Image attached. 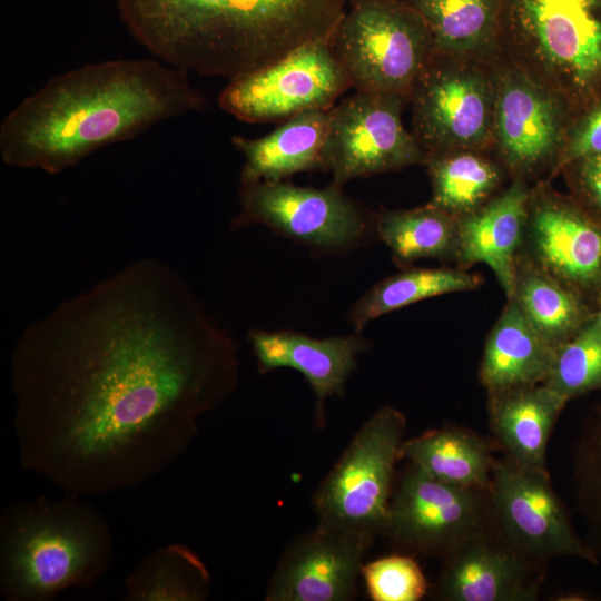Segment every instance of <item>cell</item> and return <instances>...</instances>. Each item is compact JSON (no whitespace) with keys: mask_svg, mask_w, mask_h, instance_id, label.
I'll list each match as a JSON object with an SVG mask.
<instances>
[{"mask_svg":"<svg viewBox=\"0 0 601 601\" xmlns=\"http://www.w3.org/2000/svg\"><path fill=\"white\" fill-rule=\"evenodd\" d=\"M511 298L516 300L532 326L554 349L575 336L595 315L581 293L533 262L518 265Z\"/></svg>","mask_w":601,"mask_h":601,"instance_id":"24","label":"cell"},{"mask_svg":"<svg viewBox=\"0 0 601 601\" xmlns=\"http://www.w3.org/2000/svg\"><path fill=\"white\" fill-rule=\"evenodd\" d=\"M329 109L300 112L259 138L233 136L243 155L240 185L284 181L303 171L325 170L324 148Z\"/></svg>","mask_w":601,"mask_h":601,"instance_id":"21","label":"cell"},{"mask_svg":"<svg viewBox=\"0 0 601 601\" xmlns=\"http://www.w3.org/2000/svg\"><path fill=\"white\" fill-rule=\"evenodd\" d=\"M569 167H573L580 206L601 223V152L580 158Z\"/></svg>","mask_w":601,"mask_h":601,"instance_id":"34","label":"cell"},{"mask_svg":"<svg viewBox=\"0 0 601 601\" xmlns=\"http://www.w3.org/2000/svg\"><path fill=\"white\" fill-rule=\"evenodd\" d=\"M335 184L298 187L285 181L240 185L239 211L231 230L262 224L319 253L361 245L374 231V216Z\"/></svg>","mask_w":601,"mask_h":601,"instance_id":"8","label":"cell"},{"mask_svg":"<svg viewBox=\"0 0 601 601\" xmlns=\"http://www.w3.org/2000/svg\"><path fill=\"white\" fill-rule=\"evenodd\" d=\"M364 536L318 523L284 552L265 593L266 601H347L356 597Z\"/></svg>","mask_w":601,"mask_h":601,"instance_id":"15","label":"cell"},{"mask_svg":"<svg viewBox=\"0 0 601 601\" xmlns=\"http://www.w3.org/2000/svg\"><path fill=\"white\" fill-rule=\"evenodd\" d=\"M565 404L544 383L489 393V424L503 456L548 472V442Z\"/></svg>","mask_w":601,"mask_h":601,"instance_id":"20","label":"cell"},{"mask_svg":"<svg viewBox=\"0 0 601 601\" xmlns=\"http://www.w3.org/2000/svg\"><path fill=\"white\" fill-rule=\"evenodd\" d=\"M434 206L460 218L484 205L500 181L497 166L471 150L426 155Z\"/></svg>","mask_w":601,"mask_h":601,"instance_id":"29","label":"cell"},{"mask_svg":"<svg viewBox=\"0 0 601 601\" xmlns=\"http://www.w3.org/2000/svg\"><path fill=\"white\" fill-rule=\"evenodd\" d=\"M499 40L525 48L568 97L601 90V0H501Z\"/></svg>","mask_w":601,"mask_h":601,"instance_id":"6","label":"cell"},{"mask_svg":"<svg viewBox=\"0 0 601 601\" xmlns=\"http://www.w3.org/2000/svg\"><path fill=\"white\" fill-rule=\"evenodd\" d=\"M205 104L188 72L156 58L85 65L49 78L6 115L0 157L10 167L58 175Z\"/></svg>","mask_w":601,"mask_h":601,"instance_id":"2","label":"cell"},{"mask_svg":"<svg viewBox=\"0 0 601 601\" xmlns=\"http://www.w3.org/2000/svg\"><path fill=\"white\" fill-rule=\"evenodd\" d=\"M544 384L565 403L601 390V328L593 318L556 349Z\"/></svg>","mask_w":601,"mask_h":601,"instance_id":"30","label":"cell"},{"mask_svg":"<svg viewBox=\"0 0 601 601\" xmlns=\"http://www.w3.org/2000/svg\"><path fill=\"white\" fill-rule=\"evenodd\" d=\"M490 518L487 489L450 484L410 463L391 497L384 534L400 553L443 558Z\"/></svg>","mask_w":601,"mask_h":601,"instance_id":"13","label":"cell"},{"mask_svg":"<svg viewBox=\"0 0 601 601\" xmlns=\"http://www.w3.org/2000/svg\"><path fill=\"white\" fill-rule=\"evenodd\" d=\"M564 112L555 93L521 71L495 85L494 135L504 161L526 171L563 149Z\"/></svg>","mask_w":601,"mask_h":601,"instance_id":"17","label":"cell"},{"mask_svg":"<svg viewBox=\"0 0 601 601\" xmlns=\"http://www.w3.org/2000/svg\"><path fill=\"white\" fill-rule=\"evenodd\" d=\"M593 321L601 328V303L599 304V309L595 312Z\"/></svg>","mask_w":601,"mask_h":601,"instance_id":"35","label":"cell"},{"mask_svg":"<svg viewBox=\"0 0 601 601\" xmlns=\"http://www.w3.org/2000/svg\"><path fill=\"white\" fill-rule=\"evenodd\" d=\"M332 48L356 91L406 100L435 52L427 26L405 0H348Z\"/></svg>","mask_w":601,"mask_h":601,"instance_id":"5","label":"cell"},{"mask_svg":"<svg viewBox=\"0 0 601 601\" xmlns=\"http://www.w3.org/2000/svg\"><path fill=\"white\" fill-rule=\"evenodd\" d=\"M362 577L374 601H418L428 590L427 580L412 555L397 553L364 563Z\"/></svg>","mask_w":601,"mask_h":601,"instance_id":"32","label":"cell"},{"mask_svg":"<svg viewBox=\"0 0 601 601\" xmlns=\"http://www.w3.org/2000/svg\"><path fill=\"white\" fill-rule=\"evenodd\" d=\"M427 26L435 51L460 57L499 40L501 0H405Z\"/></svg>","mask_w":601,"mask_h":601,"instance_id":"25","label":"cell"},{"mask_svg":"<svg viewBox=\"0 0 601 601\" xmlns=\"http://www.w3.org/2000/svg\"><path fill=\"white\" fill-rule=\"evenodd\" d=\"M238 346L175 268L135 260L31 322L10 357L20 465L69 494L175 464L239 382Z\"/></svg>","mask_w":601,"mask_h":601,"instance_id":"1","label":"cell"},{"mask_svg":"<svg viewBox=\"0 0 601 601\" xmlns=\"http://www.w3.org/2000/svg\"><path fill=\"white\" fill-rule=\"evenodd\" d=\"M525 237L536 266L581 294L598 295L601 223L582 206L551 196L530 197Z\"/></svg>","mask_w":601,"mask_h":601,"instance_id":"16","label":"cell"},{"mask_svg":"<svg viewBox=\"0 0 601 601\" xmlns=\"http://www.w3.org/2000/svg\"><path fill=\"white\" fill-rule=\"evenodd\" d=\"M530 194L516 180L502 195L459 218L455 254L463 267L483 263L508 298L514 294L516 254L526 234Z\"/></svg>","mask_w":601,"mask_h":601,"instance_id":"19","label":"cell"},{"mask_svg":"<svg viewBox=\"0 0 601 601\" xmlns=\"http://www.w3.org/2000/svg\"><path fill=\"white\" fill-rule=\"evenodd\" d=\"M410 100L413 135L426 155L470 150L494 134L495 85L460 57L434 52Z\"/></svg>","mask_w":601,"mask_h":601,"instance_id":"10","label":"cell"},{"mask_svg":"<svg viewBox=\"0 0 601 601\" xmlns=\"http://www.w3.org/2000/svg\"><path fill=\"white\" fill-rule=\"evenodd\" d=\"M555 353L516 300L509 298L486 339L480 381L487 393L544 383Z\"/></svg>","mask_w":601,"mask_h":601,"instance_id":"22","label":"cell"},{"mask_svg":"<svg viewBox=\"0 0 601 601\" xmlns=\"http://www.w3.org/2000/svg\"><path fill=\"white\" fill-rule=\"evenodd\" d=\"M405 98L356 91L329 109L324 166L332 184L425 164L426 152L401 114Z\"/></svg>","mask_w":601,"mask_h":601,"instance_id":"11","label":"cell"},{"mask_svg":"<svg viewBox=\"0 0 601 601\" xmlns=\"http://www.w3.org/2000/svg\"><path fill=\"white\" fill-rule=\"evenodd\" d=\"M601 152V100L573 127L560 152L558 168Z\"/></svg>","mask_w":601,"mask_h":601,"instance_id":"33","label":"cell"},{"mask_svg":"<svg viewBox=\"0 0 601 601\" xmlns=\"http://www.w3.org/2000/svg\"><path fill=\"white\" fill-rule=\"evenodd\" d=\"M546 565L515 548L492 516L443 556L435 594L444 601H534Z\"/></svg>","mask_w":601,"mask_h":601,"instance_id":"14","label":"cell"},{"mask_svg":"<svg viewBox=\"0 0 601 601\" xmlns=\"http://www.w3.org/2000/svg\"><path fill=\"white\" fill-rule=\"evenodd\" d=\"M459 218L428 204L408 210H386L374 216V233L397 263L454 255Z\"/></svg>","mask_w":601,"mask_h":601,"instance_id":"27","label":"cell"},{"mask_svg":"<svg viewBox=\"0 0 601 601\" xmlns=\"http://www.w3.org/2000/svg\"><path fill=\"white\" fill-rule=\"evenodd\" d=\"M598 299H599V304L601 303V284H600V288H599V293H598Z\"/></svg>","mask_w":601,"mask_h":601,"instance_id":"36","label":"cell"},{"mask_svg":"<svg viewBox=\"0 0 601 601\" xmlns=\"http://www.w3.org/2000/svg\"><path fill=\"white\" fill-rule=\"evenodd\" d=\"M253 354L262 373L280 367L298 371L315 394V424H325V403L343 395L357 358L368 343L355 334L315 338L294 331L252 329L248 333Z\"/></svg>","mask_w":601,"mask_h":601,"instance_id":"18","label":"cell"},{"mask_svg":"<svg viewBox=\"0 0 601 601\" xmlns=\"http://www.w3.org/2000/svg\"><path fill=\"white\" fill-rule=\"evenodd\" d=\"M577 508L587 526L584 541L601 559V407L585 425L574 455Z\"/></svg>","mask_w":601,"mask_h":601,"instance_id":"31","label":"cell"},{"mask_svg":"<svg viewBox=\"0 0 601 601\" xmlns=\"http://www.w3.org/2000/svg\"><path fill=\"white\" fill-rule=\"evenodd\" d=\"M348 0H117L121 22L154 58L228 80L331 39Z\"/></svg>","mask_w":601,"mask_h":601,"instance_id":"3","label":"cell"},{"mask_svg":"<svg viewBox=\"0 0 601 601\" xmlns=\"http://www.w3.org/2000/svg\"><path fill=\"white\" fill-rule=\"evenodd\" d=\"M351 82L332 48V38L307 43L284 58L230 79L217 102L245 122L286 120L331 109Z\"/></svg>","mask_w":601,"mask_h":601,"instance_id":"9","label":"cell"},{"mask_svg":"<svg viewBox=\"0 0 601 601\" xmlns=\"http://www.w3.org/2000/svg\"><path fill=\"white\" fill-rule=\"evenodd\" d=\"M66 493L8 505L0 518V592L8 601H49L86 588L110 566L114 540L92 504Z\"/></svg>","mask_w":601,"mask_h":601,"instance_id":"4","label":"cell"},{"mask_svg":"<svg viewBox=\"0 0 601 601\" xmlns=\"http://www.w3.org/2000/svg\"><path fill=\"white\" fill-rule=\"evenodd\" d=\"M405 431V415L390 405L363 423L315 491L318 523L372 541L384 534Z\"/></svg>","mask_w":601,"mask_h":601,"instance_id":"7","label":"cell"},{"mask_svg":"<svg viewBox=\"0 0 601 601\" xmlns=\"http://www.w3.org/2000/svg\"><path fill=\"white\" fill-rule=\"evenodd\" d=\"M496 449L494 440L449 425L404 440L400 460H407L428 475L450 484L489 489Z\"/></svg>","mask_w":601,"mask_h":601,"instance_id":"23","label":"cell"},{"mask_svg":"<svg viewBox=\"0 0 601 601\" xmlns=\"http://www.w3.org/2000/svg\"><path fill=\"white\" fill-rule=\"evenodd\" d=\"M481 278L462 269L412 268L390 276L367 290L351 308L348 319L361 333L373 319L413 303L449 293L472 290Z\"/></svg>","mask_w":601,"mask_h":601,"instance_id":"28","label":"cell"},{"mask_svg":"<svg viewBox=\"0 0 601 601\" xmlns=\"http://www.w3.org/2000/svg\"><path fill=\"white\" fill-rule=\"evenodd\" d=\"M129 601H203L210 591V574L185 544L161 546L146 555L127 577Z\"/></svg>","mask_w":601,"mask_h":601,"instance_id":"26","label":"cell"},{"mask_svg":"<svg viewBox=\"0 0 601 601\" xmlns=\"http://www.w3.org/2000/svg\"><path fill=\"white\" fill-rule=\"evenodd\" d=\"M487 492L494 523L530 559L545 565L560 556L598 563L577 534L549 472L524 469L503 456L494 463Z\"/></svg>","mask_w":601,"mask_h":601,"instance_id":"12","label":"cell"}]
</instances>
